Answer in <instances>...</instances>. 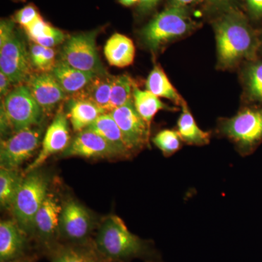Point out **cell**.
Returning a JSON list of instances; mask_svg holds the SVG:
<instances>
[{
    "instance_id": "cell-26",
    "label": "cell",
    "mask_w": 262,
    "mask_h": 262,
    "mask_svg": "<svg viewBox=\"0 0 262 262\" xmlns=\"http://www.w3.org/2000/svg\"><path fill=\"white\" fill-rule=\"evenodd\" d=\"M25 30L33 42L43 47L53 48L65 42L64 34L45 21L42 17H39Z\"/></svg>"
},
{
    "instance_id": "cell-11",
    "label": "cell",
    "mask_w": 262,
    "mask_h": 262,
    "mask_svg": "<svg viewBox=\"0 0 262 262\" xmlns=\"http://www.w3.org/2000/svg\"><path fill=\"white\" fill-rule=\"evenodd\" d=\"M110 113L120 127L131 152L139 151L147 145L150 127L136 111L133 98Z\"/></svg>"
},
{
    "instance_id": "cell-39",
    "label": "cell",
    "mask_w": 262,
    "mask_h": 262,
    "mask_svg": "<svg viewBox=\"0 0 262 262\" xmlns=\"http://www.w3.org/2000/svg\"><path fill=\"white\" fill-rule=\"evenodd\" d=\"M14 1L25 2V1H26V0H14Z\"/></svg>"
},
{
    "instance_id": "cell-34",
    "label": "cell",
    "mask_w": 262,
    "mask_h": 262,
    "mask_svg": "<svg viewBox=\"0 0 262 262\" xmlns=\"http://www.w3.org/2000/svg\"><path fill=\"white\" fill-rule=\"evenodd\" d=\"M248 8L255 16L262 15V0H246Z\"/></svg>"
},
{
    "instance_id": "cell-3",
    "label": "cell",
    "mask_w": 262,
    "mask_h": 262,
    "mask_svg": "<svg viewBox=\"0 0 262 262\" xmlns=\"http://www.w3.org/2000/svg\"><path fill=\"white\" fill-rule=\"evenodd\" d=\"M42 108L34 99L27 85L20 84L12 90L1 103L2 134H9L39 125Z\"/></svg>"
},
{
    "instance_id": "cell-4",
    "label": "cell",
    "mask_w": 262,
    "mask_h": 262,
    "mask_svg": "<svg viewBox=\"0 0 262 262\" xmlns=\"http://www.w3.org/2000/svg\"><path fill=\"white\" fill-rule=\"evenodd\" d=\"M25 175L10 210L19 227L32 237L36 214L48 194L50 179L38 169Z\"/></svg>"
},
{
    "instance_id": "cell-19",
    "label": "cell",
    "mask_w": 262,
    "mask_h": 262,
    "mask_svg": "<svg viewBox=\"0 0 262 262\" xmlns=\"http://www.w3.org/2000/svg\"><path fill=\"white\" fill-rule=\"evenodd\" d=\"M135 46L130 38L123 34H113L106 41L104 46V55L111 66L125 67L134 62Z\"/></svg>"
},
{
    "instance_id": "cell-25",
    "label": "cell",
    "mask_w": 262,
    "mask_h": 262,
    "mask_svg": "<svg viewBox=\"0 0 262 262\" xmlns=\"http://www.w3.org/2000/svg\"><path fill=\"white\" fill-rule=\"evenodd\" d=\"M86 129L99 134L106 140L122 150L127 156H130L132 153L125 144L120 127L110 113L103 114L98 117L97 120H95Z\"/></svg>"
},
{
    "instance_id": "cell-18",
    "label": "cell",
    "mask_w": 262,
    "mask_h": 262,
    "mask_svg": "<svg viewBox=\"0 0 262 262\" xmlns=\"http://www.w3.org/2000/svg\"><path fill=\"white\" fill-rule=\"evenodd\" d=\"M51 74L66 93L73 96L82 91L96 77V74L74 68L59 60L51 71Z\"/></svg>"
},
{
    "instance_id": "cell-31",
    "label": "cell",
    "mask_w": 262,
    "mask_h": 262,
    "mask_svg": "<svg viewBox=\"0 0 262 262\" xmlns=\"http://www.w3.org/2000/svg\"><path fill=\"white\" fill-rule=\"evenodd\" d=\"M39 17L41 16L37 10L32 5H29L17 12L15 15V20L17 23L26 29Z\"/></svg>"
},
{
    "instance_id": "cell-5",
    "label": "cell",
    "mask_w": 262,
    "mask_h": 262,
    "mask_svg": "<svg viewBox=\"0 0 262 262\" xmlns=\"http://www.w3.org/2000/svg\"><path fill=\"white\" fill-rule=\"evenodd\" d=\"M195 26L185 8L170 5L141 29L140 37L146 47L156 52L166 43L190 32Z\"/></svg>"
},
{
    "instance_id": "cell-16",
    "label": "cell",
    "mask_w": 262,
    "mask_h": 262,
    "mask_svg": "<svg viewBox=\"0 0 262 262\" xmlns=\"http://www.w3.org/2000/svg\"><path fill=\"white\" fill-rule=\"evenodd\" d=\"M27 85L43 112L46 113L51 112L67 95L51 72L31 75Z\"/></svg>"
},
{
    "instance_id": "cell-35",
    "label": "cell",
    "mask_w": 262,
    "mask_h": 262,
    "mask_svg": "<svg viewBox=\"0 0 262 262\" xmlns=\"http://www.w3.org/2000/svg\"><path fill=\"white\" fill-rule=\"evenodd\" d=\"M199 1L200 0H171V5L186 8L187 5L194 4Z\"/></svg>"
},
{
    "instance_id": "cell-24",
    "label": "cell",
    "mask_w": 262,
    "mask_h": 262,
    "mask_svg": "<svg viewBox=\"0 0 262 262\" xmlns=\"http://www.w3.org/2000/svg\"><path fill=\"white\" fill-rule=\"evenodd\" d=\"M182 107V113L177 123L178 132L182 141L190 145H206L210 141V134L202 130L189 112L187 103Z\"/></svg>"
},
{
    "instance_id": "cell-1",
    "label": "cell",
    "mask_w": 262,
    "mask_h": 262,
    "mask_svg": "<svg viewBox=\"0 0 262 262\" xmlns=\"http://www.w3.org/2000/svg\"><path fill=\"white\" fill-rule=\"evenodd\" d=\"M94 244L105 258L113 262L150 258L155 255L149 243L130 232L123 221L115 215L103 221Z\"/></svg>"
},
{
    "instance_id": "cell-13",
    "label": "cell",
    "mask_w": 262,
    "mask_h": 262,
    "mask_svg": "<svg viewBox=\"0 0 262 262\" xmlns=\"http://www.w3.org/2000/svg\"><path fill=\"white\" fill-rule=\"evenodd\" d=\"M67 118L63 110L58 112L45 134L39 154L26 169L25 174L37 170L50 157L64 151L70 145V130Z\"/></svg>"
},
{
    "instance_id": "cell-6",
    "label": "cell",
    "mask_w": 262,
    "mask_h": 262,
    "mask_svg": "<svg viewBox=\"0 0 262 262\" xmlns=\"http://www.w3.org/2000/svg\"><path fill=\"white\" fill-rule=\"evenodd\" d=\"M30 57L25 42L15 32L14 22L3 19L0 23V72L13 84L20 85L30 77Z\"/></svg>"
},
{
    "instance_id": "cell-29",
    "label": "cell",
    "mask_w": 262,
    "mask_h": 262,
    "mask_svg": "<svg viewBox=\"0 0 262 262\" xmlns=\"http://www.w3.org/2000/svg\"><path fill=\"white\" fill-rule=\"evenodd\" d=\"M182 141L178 131L169 129L160 131L152 139L155 146L165 157L170 156L180 149Z\"/></svg>"
},
{
    "instance_id": "cell-7",
    "label": "cell",
    "mask_w": 262,
    "mask_h": 262,
    "mask_svg": "<svg viewBox=\"0 0 262 262\" xmlns=\"http://www.w3.org/2000/svg\"><path fill=\"white\" fill-rule=\"evenodd\" d=\"M97 34V31L94 30L69 38L62 46L60 60L84 72L98 75L108 74L98 56L96 48Z\"/></svg>"
},
{
    "instance_id": "cell-33",
    "label": "cell",
    "mask_w": 262,
    "mask_h": 262,
    "mask_svg": "<svg viewBox=\"0 0 262 262\" xmlns=\"http://www.w3.org/2000/svg\"><path fill=\"white\" fill-rule=\"evenodd\" d=\"M159 2L160 0H139V11L142 13H149L154 9Z\"/></svg>"
},
{
    "instance_id": "cell-27",
    "label": "cell",
    "mask_w": 262,
    "mask_h": 262,
    "mask_svg": "<svg viewBox=\"0 0 262 262\" xmlns=\"http://www.w3.org/2000/svg\"><path fill=\"white\" fill-rule=\"evenodd\" d=\"M24 179L18 169L1 168L0 170V204L11 209L12 205Z\"/></svg>"
},
{
    "instance_id": "cell-30",
    "label": "cell",
    "mask_w": 262,
    "mask_h": 262,
    "mask_svg": "<svg viewBox=\"0 0 262 262\" xmlns=\"http://www.w3.org/2000/svg\"><path fill=\"white\" fill-rule=\"evenodd\" d=\"M248 94L255 101L262 102V63L251 66L246 74Z\"/></svg>"
},
{
    "instance_id": "cell-8",
    "label": "cell",
    "mask_w": 262,
    "mask_h": 262,
    "mask_svg": "<svg viewBox=\"0 0 262 262\" xmlns=\"http://www.w3.org/2000/svg\"><path fill=\"white\" fill-rule=\"evenodd\" d=\"M220 130L235 143L243 155L248 154L262 141V110H242L221 122Z\"/></svg>"
},
{
    "instance_id": "cell-36",
    "label": "cell",
    "mask_w": 262,
    "mask_h": 262,
    "mask_svg": "<svg viewBox=\"0 0 262 262\" xmlns=\"http://www.w3.org/2000/svg\"><path fill=\"white\" fill-rule=\"evenodd\" d=\"M34 256L27 254L24 256H20V257L14 258V259L9 260V261L3 262H35V258Z\"/></svg>"
},
{
    "instance_id": "cell-10",
    "label": "cell",
    "mask_w": 262,
    "mask_h": 262,
    "mask_svg": "<svg viewBox=\"0 0 262 262\" xmlns=\"http://www.w3.org/2000/svg\"><path fill=\"white\" fill-rule=\"evenodd\" d=\"M93 229L94 221L87 208L73 200L66 202L62 206L59 225V236L64 242L88 244L91 242Z\"/></svg>"
},
{
    "instance_id": "cell-9",
    "label": "cell",
    "mask_w": 262,
    "mask_h": 262,
    "mask_svg": "<svg viewBox=\"0 0 262 262\" xmlns=\"http://www.w3.org/2000/svg\"><path fill=\"white\" fill-rule=\"evenodd\" d=\"M42 130L34 126L15 133L7 139H2L0 144L1 168L18 169L30 159L40 145Z\"/></svg>"
},
{
    "instance_id": "cell-20",
    "label": "cell",
    "mask_w": 262,
    "mask_h": 262,
    "mask_svg": "<svg viewBox=\"0 0 262 262\" xmlns=\"http://www.w3.org/2000/svg\"><path fill=\"white\" fill-rule=\"evenodd\" d=\"M113 76L96 75L82 91L72 96L76 99L84 100L97 105L107 113L111 96Z\"/></svg>"
},
{
    "instance_id": "cell-2",
    "label": "cell",
    "mask_w": 262,
    "mask_h": 262,
    "mask_svg": "<svg viewBox=\"0 0 262 262\" xmlns=\"http://www.w3.org/2000/svg\"><path fill=\"white\" fill-rule=\"evenodd\" d=\"M215 31L219 60L224 67H231L254 56L257 41L241 15H225L215 24Z\"/></svg>"
},
{
    "instance_id": "cell-28",
    "label": "cell",
    "mask_w": 262,
    "mask_h": 262,
    "mask_svg": "<svg viewBox=\"0 0 262 262\" xmlns=\"http://www.w3.org/2000/svg\"><path fill=\"white\" fill-rule=\"evenodd\" d=\"M134 87L135 84L130 76L122 75L114 77L107 113L123 106L132 99Z\"/></svg>"
},
{
    "instance_id": "cell-17",
    "label": "cell",
    "mask_w": 262,
    "mask_h": 262,
    "mask_svg": "<svg viewBox=\"0 0 262 262\" xmlns=\"http://www.w3.org/2000/svg\"><path fill=\"white\" fill-rule=\"evenodd\" d=\"M28 234L15 220L0 223V262L9 261L28 254Z\"/></svg>"
},
{
    "instance_id": "cell-38",
    "label": "cell",
    "mask_w": 262,
    "mask_h": 262,
    "mask_svg": "<svg viewBox=\"0 0 262 262\" xmlns=\"http://www.w3.org/2000/svg\"><path fill=\"white\" fill-rule=\"evenodd\" d=\"M213 4H222V3H227L229 0H210Z\"/></svg>"
},
{
    "instance_id": "cell-22",
    "label": "cell",
    "mask_w": 262,
    "mask_h": 262,
    "mask_svg": "<svg viewBox=\"0 0 262 262\" xmlns=\"http://www.w3.org/2000/svg\"><path fill=\"white\" fill-rule=\"evenodd\" d=\"M133 101H134L136 111L149 127L151 126L155 115L160 110L174 111L177 110V108L167 106L165 103L160 101L159 97L147 90L142 91L136 85L133 91Z\"/></svg>"
},
{
    "instance_id": "cell-23",
    "label": "cell",
    "mask_w": 262,
    "mask_h": 262,
    "mask_svg": "<svg viewBox=\"0 0 262 262\" xmlns=\"http://www.w3.org/2000/svg\"><path fill=\"white\" fill-rule=\"evenodd\" d=\"M146 89L158 97L168 98L176 105L182 106L186 104L160 66H155L150 72L146 80Z\"/></svg>"
},
{
    "instance_id": "cell-32",
    "label": "cell",
    "mask_w": 262,
    "mask_h": 262,
    "mask_svg": "<svg viewBox=\"0 0 262 262\" xmlns=\"http://www.w3.org/2000/svg\"><path fill=\"white\" fill-rule=\"evenodd\" d=\"M12 82H10L8 77L3 72H0V93H1V97H6L10 92V89Z\"/></svg>"
},
{
    "instance_id": "cell-14",
    "label": "cell",
    "mask_w": 262,
    "mask_h": 262,
    "mask_svg": "<svg viewBox=\"0 0 262 262\" xmlns=\"http://www.w3.org/2000/svg\"><path fill=\"white\" fill-rule=\"evenodd\" d=\"M62 206L53 194L48 193L34 220V237L42 248L58 242Z\"/></svg>"
},
{
    "instance_id": "cell-37",
    "label": "cell",
    "mask_w": 262,
    "mask_h": 262,
    "mask_svg": "<svg viewBox=\"0 0 262 262\" xmlns=\"http://www.w3.org/2000/svg\"><path fill=\"white\" fill-rule=\"evenodd\" d=\"M119 2L125 6H131L136 4L137 2H139V0H119Z\"/></svg>"
},
{
    "instance_id": "cell-12",
    "label": "cell",
    "mask_w": 262,
    "mask_h": 262,
    "mask_svg": "<svg viewBox=\"0 0 262 262\" xmlns=\"http://www.w3.org/2000/svg\"><path fill=\"white\" fill-rule=\"evenodd\" d=\"M62 157L84 158H120L127 155L94 131H80L63 151Z\"/></svg>"
},
{
    "instance_id": "cell-21",
    "label": "cell",
    "mask_w": 262,
    "mask_h": 262,
    "mask_svg": "<svg viewBox=\"0 0 262 262\" xmlns=\"http://www.w3.org/2000/svg\"><path fill=\"white\" fill-rule=\"evenodd\" d=\"M67 108V116L74 130L78 133L89 127L98 117L106 113L94 103L73 98L69 101Z\"/></svg>"
},
{
    "instance_id": "cell-15",
    "label": "cell",
    "mask_w": 262,
    "mask_h": 262,
    "mask_svg": "<svg viewBox=\"0 0 262 262\" xmlns=\"http://www.w3.org/2000/svg\"><path fill=\"white\" fill-rule=\"evenodd\" d=\"M43 251L51 262H113L96 249L94 241L83 244L58 241Z\"/></svg>"
}]
</instances>
